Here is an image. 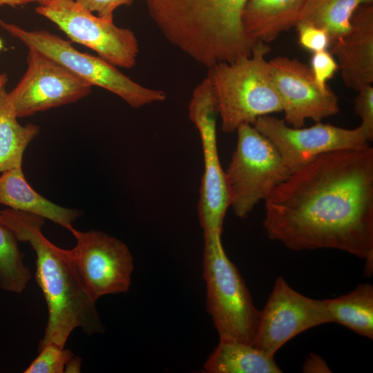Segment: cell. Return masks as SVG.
<instances>
[{
	"label": "cell",
	"mask_w": 373,
	"mask_h": 373,
	"mask_svg": "<svg viewBox=\"0 0 373 373\" xmlns=\"http://www.w3.org/2000/svg\"><path fill=\"white\" fill-rule=\"evenodd\" d=\"M268 237L294 251L341 250L373 271V149L323 153L291 172L264 200Z\"/></svg>",
	"instance_id": "cell-1"
},
{
	"label": "cell",
	"mask_w": 373,
	"mask_h": 373,
	"mask_svg": "<svg viewBox=\"0 0 373 373\" xmlns=\"http://www.w3.org/2000/svg\"><path fill=\"white\" fill-rule=\"evenodd\" d=\"M44 217L31 213L10 208L0 211V223L18 241L28 242L36 254L35 279L48 309L38 350L50 343L64 347L77 328L88 335L104 331L95 302L86 294L68 249L57 247L44 236Z\"/></svg>",
	"instance_id": "cell-2"
},
{
	"label": "cell",
	"mask_w": 373,
	"mask_h": 373,
	"mask_svg": "<svg viewBox=\"0 0 373 373\" xmlns=\"http://www.w3.org/2000/svg\"><path fill=\"white\" fill-rule=\"evenodd\" d=\"M164 38L207 69L249 56L258 41L245 30L247 0H144Z\"/></svg>",
	"instance_id": "cell-3"
},
{
	"label": "cell",
	"mask_w": 373,
	"mask_h": 373,
	"mask_svg": "<svg viewBox=\"0 0 373 373\" xmlns=\"http://www.w3.org/2000/svg\"><path fill=\"white\" fill-rule=\"evenodd\" d=\"M269 51L267 44L258 41L249 56L208 68L224 132L233 133L259 117L282 112L266 59Z\"/></svg>",
	"instance_id": "cell-4"
},
{
	"label": "cell",
	"mask_w": 373,
	"mask_h": 373,
	"mask_svg": "<svg viewBox=\"0 0 373 373\" xmlns=\"http://www.w3.org/2000/svg\"><path fill=\"white\" fill-rule=\"evenodd\" d=\"M207 309L220 339L254 345L260 319L244 279L227 256L221 234L203 233Z\"/></svg>",
	"instance_id": "cell-5"
},
{
	"label": "cell",
	"mask_w": 373,
	"mask_h": 373,
	"mask_svg": "<svg viewBox=\"0 0 373 373\" xmlns=\"http://www.w3.org/2000/svg\"><path fill=\"white\" fill-rule=\"evenodd\" d=\"M236 131V147L224 173L229 207L244 218L291 172L273 144L253 124H242Z\"/></svg>",
	"instance_id": "cell-6"
},
{
	"label": "cell",
	"mask_w": 373,
	"mask_h": 373,
	"mask_svg": "<svg viewBox=\"0 0 373 373\" xmlns=\"http://www.w3.org/2000/svg\"><path fill=\"white\" fill-rule=\"evenodd\" d=\"M0 26L33 49L59 63L90 85L116 95L133 108L166 99L165 93L145 87L126 76L100 57L80 52L70 41L47 30H27L0 19Z\"/></svg>",
	"instance_id": "cell-7"
},
{
	"label": "cell",
	"mask_w": 373,
	"mask_h": 373,
	"mask_svg": "<svg viewBox=\"0 0 373 373\" xmlns=\"http://www.w3.org/2000/svg\"><path fill=\"white\" fill-rule=\"evenodd\" d=\"M189 114L198 131L203 153L204 172L198 205L200 223L203 233L222 234L229 198L217 146L216 101L207 77L194 88Z\"/></svg>",
	"instance_id": "cell-8"
},
{
	"label": "cell",
	"mask_w": 373,
	"mask_h": 373,
	"mask_svg": "<svg viewBox=\"0 0 373 373\" xmlns=\"http://www.w3.org/2000/svg\"><path fill=\"white\" fill-rule=\"evenodd\" d=\"M36 12L53 22L72 41L94 51L116 67L136 64L139 44L134 32L93 13L75 0H50Z\"/></svg>",
	"instance_id": "cell-9"
},
{
	"label": "cell",
	"mask_w": 373,
	"mask_h": 373,
	"mask_svg": "<svg viewBox=\"0 0 373 373\" xmlns=\"http://www.w3.org/2000/svg\"><path fill=\"white\" fill-rule=\"evenodd\" d=\"M70 232L76 245L68 251L89 298L96 303L104 295L127 292L134 266L126 245L99 231L73 227Z\"/></svg>",
	"instance_id": "cell-10"
},
{
	"label": "cell",
	"mask_w": 373,
	"mask_h": 373,
	"mask_svg": "<svg viewBox=\"0 0 373 373\" xmlns=\"http://www.w3.org/2000/svg\"><path fill=\"white\" fill-rule=\"evenodd\" d=\"M253 125L273 144L291 172L323 153L370 142L360 126L347 129L318 122L310 127L294 128L271 115L259 117Z\"/></svg>",
	"instance_id": "cell-11"
},
{
	"label": "cell",
	"mask_w": 373,
	"mask_h": 373,
	"mask_svg": "<svg viewBox=\"0 0 373 373\" xmlns=\"http://www.w3.org/2000/svg\"><path fill=\"white\" fill-rule=\"evenodd\" d=\"M333 323L323 300L305 296L279 276L260 311L254 346L269 356L296 335L318 325Z\"/></svg>",
	"instance_id": "cell-12"
},
{
	"label": "cell",
	"mask_w": 373,
	"mask_h": 373,
	"mask_svg": "<svg viewBox=\"0 0 373 373\" xmlns=\"http://www.w3.org/2000/svg\"><path fill=\"white\" fill-rule=\"evenodd\" d=\"M27 70L8 96L18 118L78 101L92 86L50 57L28 49Z\"/></svg>",
	"instance_id": "cell-13"
},
{
	"label": "cell",
	"mask_w": 373,
	"mask_h": 373,
	"mask_svg": "<svg viewBox=\"0 0 373 373\" xmlns=\"http://www.w3.org/2000/svg\"><path fill=\"white\" fill-rule=\"evenodd\" d=\"M285 122L301 128L311 119L316 122L339 112L338 97L329 88L321 89L310 67L295 58L276 57L269 61Z\"/></svg>",
	"instance_id": "cell-14"
},
{
	"label": "cell",
	"mask_w": 373,
	"mask_h": 373,
	"mask_svg": "<svg viewBox=\"0 0 373 373\" xmlns=\"http://www.w3.org/2000/svg\"><path fill=\"white\" fill-rule=\"evenodd\" d=\"M345 85L356 91L373 83V6H359L351 19L350 31L332 42Z\"/></svg>",
	"instance_id": "cell-15"
},
{
	"label": "cell",
	"mask_w": 373,
	"mask_h": 373,
	"mask_svg": "<svg viewBox=\"0 0 373 373\" xmlns=\"http://www.w3.org/2000/svg\"><path fill=\"white\" fill-rule=\"evenodd\" d=\"M0 204L42 216L69 231L73 228V222L80 216L79 211L59 206L35 191L27 182L21 167L0 175Z\"/></svg>",
	"instance_id": "cell-16"
},
{
	"label": "cell",
	"mask_w": 373,
	"mask_h": 373,
	"mask_svg": "<svg viewBox=\"0 0 373 373\" xmlns=\"http://www.w3.org/2000/svg\"><path fill=\"white\" fill-rule=\"evenodd\" d=\"M305 0H247L242 15L246 32L257 41L275 40L295 27Z\"/></svg>",
	"instance_id": "cell-17"
},
{
	"label": "cell",
	"mask_w": 373,
	"mask_h": 373,
	"mask_svg": "<svg viewBox=\"0 0 373 373\" xmlns=\"http://www.w3.org/2000/svg\"><path fill=\"white\" fill-rule=\"evenodd\" d=\"M204 369L208 373H281L274 361L254 345L221 340L207 359Z\"/></svg>",
	"instance_id": "cell-18"
},
{
	"label": "cell",
	"mask_w": 373,
	"mask_h": 373,
	"mask_svg": "<svg viewBox=\"0 0 373 373\" xmlns=\"http://www.w3.org/2000/svg\"><path fill=\"white\" fill-rule=\"evenodd\" d=\"M5 88L0 90V173L21 168L24 151L38 135V126L21 125Z\"/></svg>",
	"instance_id": "cell-19"
},
{
	"label": "cell",
	"mask_w": 373,
	"mask_h": 373,
	"mask_svg": "<svg viewBox=\"0 0 373 373\" xmlns=\"http://www.w3.org/2000/svg\"><path fill=\"white\" fill-rule=\"evenodd\" d=\"M323 300L333 322L362 336L373 338V287L371 284H360L347 294Z\"/></svg>",
	"instance_id": "cell-20"
},
{
	"label": "cell",
	"mask_w": 373,
	"mask_h": 373,
	"mask_svg": "<svg viewBox=\"0 0 373 373\" xmlns=\"http://www.w3.org/2000/svg\"><path fill=\"white\" fill-rule=\"evenodd\" d=\"M372 3L373 0H305L298 21L324 29L332 43L350 31L352 17L359 6Z\"/></svg>",
	"instance_id": "cell-21"
},
{
	"label": "cell",
	"mask_w": 373,
	"mask_h": 373,
	"mask_svg": "<svg viewBox=\"0 0 373 373\" xmlns=\"http://www.w3.org/2000/svg\"><path fill=\"white\" fill-rule=\"evenodd\" d=\"M14 233L0 223V289L15 294L22 293L31 278Z\"/></svg>",
	"instance_id": "cell-22"
},
{
	"label": "cell",
	"mask_w": 373,
	"mask_h": 373,
	"mask_svg": "<svg viewBox=\"0 0 373 373\" xmlns=\"http://www.w3.org/2000/svg\"><path fill=\"white\" fill-rule=\"evenodd\" d=\"M39 354L23 371L24 373H64L73 353L50 343L38 350Z\"/></svg>",
	"instance_id": "cell-23"
},
{
	"label": "cell",
	"mask_w": 373,
	"mask_h": 373,
	"mask_svg": "<svg viewBox=\"0 0 373 373\" xmlns=\"http://www.w3.org/2000/svg\"><path fill=\"white\" fill-rule=\"evenodd\" d=\"M295 28L298 43L303 48L313 53L327 50L331 40L326 30L301 21H298Z\"/></svg>",
	"instance_id": "cell-24"
},
{
	"label": "cell",
	"mask_w": 373,
	"mask_h": 373,
	"mask_svg": "<svg viewBox=\"0 0 373 373\" xmlns=\"http://www.w3.org/2000/svg\"><path fill=\"white\" fill-rule=\"evenodd\" d=\"M357 92L354 109L361 118L360 126L365 131L370 142L373 140V86L372 84L365 85Z\"/></svg>",
	"instance_id": "cell-25"
},
{
	"label": "cell",
	"mask_w": 373,
	"mask_h": 373,
	"mask_svg": "<svg viewBox=\"0 0 373 373\" xmlns=\"http://www.w3.org/2000/svg\"><path fill=\"white\" fill-rule=\"evenodd\" d=\"M310 68L317 85L325 90L329 88L327 81L333 77L338 66L334 57L326 50L313 53Z\"/></svg>",
	"instance_id": "cell-26"
},
{
	"label": "cell",
	"mask_w": 373,
	"mask_h": 373,
	"mask_svg": "<svg viewBox=\"0 0 373 373\" xmlns=\"http://www.w3.org/2000/svg\"><path fill=\"white\" fill-rule=\"evenodd\" d=\"M97 17L107 21H113V12L123 5H131L133 0H75Z\"/></svg>",
	"instance_id": "cell-27"
},
{
	"label": "cell",
	"mask_w": 373,
	"mask_h": 373,
	"mask_svg": "<svg viewBox=\"0 0 373 373\" xmlns=\"http://www.w3.org/2000/svg\"><path fill=\"white\" fill-rule=\"evenodd\" d=\"M302 371L307 373H328L331 370L326 361L318 354L312 353L303 363Z\"/></svg>",
	"instance_id": "cell-28"
},
{
	"label": "cell",
	"mask_w": 373,
	"mask_h": 373,
	"mask_svg": "<svg viewBox=\"0 0 373 373\" xmlns=\"http://www.w3.org/2000/svg\"><path fill=\"white\" fill-rule=\"evenodd\" d=\"M82 359L79 357L73 356L68 362L65 367L66 373H78L81 372Z\"/></svg>",
	"instance_id": "cell-29"
},
{
	"label": "cell",
	"mask_w": 373,
	"mask_h": 373,
	"mask_svg": "<svg viewBox=\"0 0 373 373\" xmlns=\"http://www.w3.org/2000/svg\"><path fill=\"white\" fill-rule=\"evenodd\" d=\"M8 5L11 6H16L21 5L19 0H0V6Z\"/></svg>",
	"instance_id": "cell-30"
},
{
	"label": "cell",
	"mask_w": 373,
	"mask_h": 373,
	"mask_svg": "<svg viewBox=\"0 0 373 373\" xmlns=\"http://www.w3.org/2000/svg\"><path fill=\"white\" fill-rule=\"evenodd\" d=\"M7 81L8 77L6 74H0V90L4 88Z\"/></svg>",
	"instance_id": "cell-31"
},
{
	"label": "cell",
	"mask_w": 373,
	"mask_h": 373,
	"mask_svg": "<svg viewBox=\"0 0 373 373\" xmlns=\"http://www.w3.org/2000/svg\"><path fill=\"white\" fill-rule=\"evenodd\" d=\"M21 4H25L29 2H38L40 5L44 4L50 0H19Z\"/></svg>",
	"instance_id": "cell-32"
},
{
	"label": "cell",
	"mask_w": 373,
	"mask_h": 373,
	"mask_svg": "<svg viewBox=\"0 0 373 373\" xmlns=\"http://www.w3.org/2000/svg\"><path fill=\"white\" fill-rule=\"evenodd\" d=\"M3 48V41L2 40L0 39V50Z\"/></svg>",
	"instance_id": "cell-33"
}]
</instances>
